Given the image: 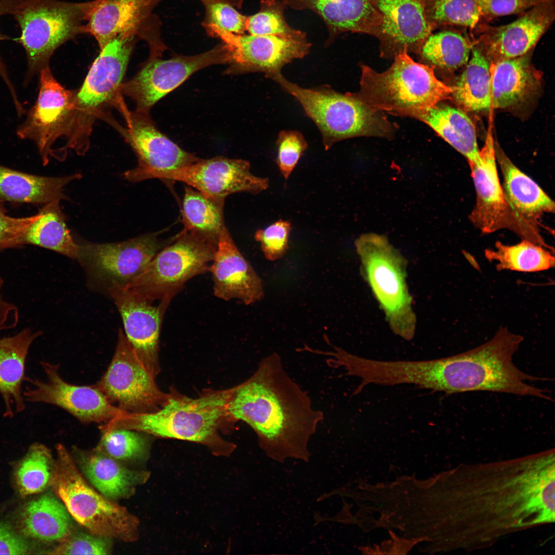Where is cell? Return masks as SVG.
Returning a JSON list of instances; mask_svg holds the SVG:
<instances>
[{
  "mask_svg": "<svg viewBox=\"0 0 555 555\" xmlns=\"http://www.w3.org/2000/svg\"><path fill=\"white\" fill-rule=\"evenodd\" d=\"M471 59L452 87L457 102L471 111L488 110L491 106L490 65L488 59L473 44Z\"/></svg>",
  "mask_w": 555,
  "mask_h": 555,
  "instance_id": "obj_35",
  "label": "cell"
},
{
  "mask_svg": "<svg viewBox=\"0 0 555 555\" xmlns=\"http://www.w3.org/2000/svg\"><path fill=\"white\" fill-rule=\"evenodd\" d=\"M202 2L208 1V0H200ZM227 2L235 7L240 9L242 8L243 3L245 0H221Z\"/></svg>",
  "mask_w": 555,
  "mask_h": 555,
  "instance_id": "obj_51",
  "label": "cell"
},
{
  "mask_svg": "<svg viewBox=\"0 0 555 555\" xmlns=\"http://www.w3.org/2000/svg\"><path fill=\"white\" fill-rule=\"evenodd\" d=\"M274 80L301 105L316 124L325 150L336 143L359 136L390 137L393 127L382 114L354 94L339 93L329 86L303 88L287 80L281 72L267 77Z\"/></svg>",
  "mask_w": 555,
  "mask_h": 555,
  "instance_id": "obj_6",
  "label": "cell"
},
{
  "mask_svg": "<svg viewBox=\"0 0 555 555\" xmlns=\"http://www.w3.org/2000/svg\"><path fill=\"white\" fill-rule=\"evenodd\" d=\"M512 23L499 26L479 24L474 45L494 62L518 57L533 49L555 18V0H541Z\"/></svg>",
  "mask_w": 555,
  "mask_h": 555,
  "instance_id": "obj_22",
  "label": "cell"
},
{
  "mask_svg": "<svg viewBox=\"0 0 555 555\" xmlns=\"http://www.w3.org/2000/svg\"><path fill=\"white\" fill-rule=\"evenodd\" d=\"M362 276L393 332L406 340L415 335L416 316L406 282V261L385 235L366 233L355 242Z\"/></svg>",
  "mask_w": 555,
  "mask_h": 555,
  "instance_id": "obj_7",
  "label": "cell"
},
{
  "mask_svg": "<svg viewBox=\"0 0 555 555\" xmlns=\"http://www.w3.org/2000/svg\"><path fill=\"white\" fill-rule=\"evenodd\" d=\"M56 449L51 483L70 515L92 534L127 542L136 541L138 519L90 486L63 445H57Z\"/></svg>",
  "mask_w": 555,
  "mask_h": 555,
  "instance_id": "obj_9",
  "label": "cell"
},
{
  "mask_svg": "<svg viewBox=\"0 0 555 555\" xmlns=\"http://www.w3.org/2000/svg\"><path fill=\"white\" fill-rule=\"evenodd\" d=\"M479 164H469L475 191L476 202L469 219L484 233L501 229L512 231L523 239L534 244L535 236L520 221L507 202L501 184L495 157L494 143L489 133L480 150Z\"/></svg>",
  "mask_w": 555,
  "mask_h": 555,
  "instance_id": "obj_19",
  "label": "cell"
},
{
  "mask_svg": "<svg viewBox=\"0 0 555 555\" xmlns=\"http://www.w3.org/2000/svg\"><path fill=\"white\" fill-rule=\"evenodd\" d=\"M41 334L25 328L13 336L0 339V395L5 417L11 418L25 409L22 384L28 377L25 373L26 359L32 343Z\"/></svg>",
  "mask_w": 555,
  "mask_h": 555,
  "instance_id": "obj_28",
  "label": "cell"
},
{
  "mask_svg": "<svg viewBox=\"0 0 555 555\" xmlns=\"http://www.w3.org/2000/svg\"><path fill=\"white\" fill-rule=\"evenodd\" d=\"M275 163L286 180L298 163L308 144L303 135L297 131L284 130L279 134L276 142Z\"/></svg>",
  "mask_w": 555,
  "mask_h": 555,
  "instance_id": "obj_44",
  "label": "cell"
},
{
  "mask_svg": "<svg viewBox=\"0 0 555 555\" xmlns=\"http://www.w3.org/2000/svg\"><path fill=\"white\" fill-rule=\"evenodd\" d=\"M531 50L490 65L491 106L505 108L527 99L539 87L541 74L530 62Z\"/></svg>",
  "mask_w": 555,
  "mask_h": 555,
  "instance_id": "obj_30",
  "label": "cell"
},
{
  "mask_svg": "<svg viewBox=\"0 0 555 555\" xmlns=\"http://www.w3.org/2000/svg\"><path fill=\"white\" fill-rule=\"evenodd\" d=\"M49 450L44 445L34 443L29 449L16 472V481L24 495L38 493L51 483L53 470Z\"/></svg>",
  "mask_w": 555,
  "mask_h": 555,
  "instance_id": "obj_40",
  "label": "cell"
},
{
  "mask_svg": "<svg viewBox=\"0 0 555 555\" xmlns=\"http://www.w3.org/2000/svg\"><path fill=\"white\" fill-rule=\"evenodd\" d=\"M109 538L79 533L69 535L50 554H108L110 552Z\"/></svg>",
  "mask_w": 555,
  "mask_h": 555,
  "instance_id": "obj_46",
  "label": "cell"
},
{
  "mask_svg": "<svg viewBox=\"0 0 555 555\" xmlns=\"http://www.w3.org/2000/svg\"><path fill=\"white\" fill-rule=\"evenodd\" d=\"M220 39L230 48L227 74L262 72L266 77L281 72L283 66L308 54L311 44L306 33L293 36L235 34L218 30L209 34Z\"/></svg>",
  "mask_w": 555,
  "mask_h": 555,
  "instance_id": "obj_16",
  "label": "cell"
},
{
  "mask_svg": "<svg viewBox=\"0 0 555 555\" xmlns=\"http://www.w3.org/2000/svg\"><path fill=\"white\" fill-rule=\"evenodd\" d=\"M60 200L44 205L34 219L22 233L18 246L32 245L43 247L72 259H77L79 245L72 237L60 206Z\"/></svg>",
  "mask_w": 555,
  "mask_h": 555,
  "instance_id": "obj_32",
  "label": "cell"
},
{
  "mask_svg": "<svg viewBox=\"0 0 555 555\" xmlns=\"http://www.w3.org/2000/svg\"><path fill=\"white\" fill-rule=\"evenodd\" d=\"M26 535L44 542H62L72 533L71 515L63 503L50 494L27 504L21 516Z\"/></svg>",
  "mask_w": 555,
  "mask_h": 555,
  "instance_id": "obj_34",
  "label": "cell"
},
{
  "mask_svg": "<svg viewBox=\"0 0 555 555\" xmlns=\"http://www.w3.org/2000/svg\"><path fill=\"white\" fill-rule=\"evenodd\" d=\"M381 24L375 36L382 57L394 58L405 51L417 54L433 30L425 16L422 0H373Z\"/></svg>",
  "mask_w": 555,
  "mask_h": 555,
  "instance_id": "obj_24",
  "label": "cell"
},
{
  "mask_svg": "<svg viewBox=\"0 0 555 555\" xmlns=\"http://www.w3.org/2000/svg\"><path fill=\"white\" fill-rule=\"evenodd\" d=\"M218 239L184 229L161 249L135 278L123 286L133 298L170 303L192 278L209 270Z\"/></svg>",
  "mask_w": 555,
  "mask_h": 555,
  "instance_id": "obj_8",
  "label": "cell"
},
{
  "mask_svg": "<svg viewBox=\"0 0 555 555\" xmlns=\"http://www.w3.org/2000/svg\"><path fill=\"white\" fill-rule=\"evenodd\" d=\"M73 453L83 474L109 499L127 498L136 488L149 478L146 471H135L94 449L84 451L75 448Z\"/></svg>",
  "mask_w": 555,
  "mask_h": 555,
  "instance_id": "obj_29",
  "label": "cell"
},
{
  "mask_svg": "<svg viewBox=\"0 0 555 555\" xmlns=\"http://www.w3.org/2000/svg\"><path fill=\"white\" fill-rule=\"evenodd\" d=\"M23 0H0V16L4 14H13ZM9 39L0 32V41ZM0 76L5 83L15 105L18 116H22L25 110L18 100L14 86L10 80L7 68L0 56Z\"/></svg>",
  "mask_w": 555,
  "mask_h": 555,
  "instance_id": "obj_49",
  "label": "cell"
},
{
  "mask_svg": "<svg viewBox=\"0 0 555 555\" xmlns=\"http://www.w3.org/2000/svg\"><path fill=\"white\" fill-rule=\"evenodd\" d=\"M137 38L120 34L101 49L82 87L76 91L80 120L91 128L99 109L110 102L119 90Z\"/></svg>",
  "mask_w": 555,
  "mask_h": 555,
  "instance_id": "obj_21",
  "label": "cell"
},
{
  "mask_svg": "<svg viewBox=\"0 0 555 555\" xmlns=\"http://www.w3.org/2000/svg\"><path fill=\"white\" fill-rule=\"evenodd\" d=\"M227 412L248 424L266 455L280 462L308 461L309 441L324 419L276 353L263 358L250 378L229 391Z\"/></svg>",
  "mask_w": 555,
  "mask_h": 555,
  "instance_id": "obj_2",
  "label": "cell"
},
{
  "mask_svg": "<svg viewBox=\"0 0 555 555\" xmlns=\"http://www.w3.org/2000/svg\"><path fill=\"white\" fill-rule=\"evenodd\" d=\"M427 21L433 30L448 26L474 29L480 23L478 0H422Z\"/></svg>",
  "mask_w": 555,
  "mask_h": 555,
  "instance_id": "obj_39",
  "label": "cell"
},
{
  "mask_svg": "<svg viewBox=\"0 0 555 555\" xmlns=\"http://www.w3.org/2000/svg\"><path fill=\"white\" fill-rule=\"evenodd\" d=\"M121 314L125 336L142 364L154 376L159 371V338L163 317L169 303L157 306L133 298L119 285L107 287Z\"/></svg>",
  "mask_w": 555,
  "mask_h": 555,
  "instance_id": "obj_23",
  "label": "cell"
},
{
  "mask_svg": "<svg viewBox=\"0 0 555 555\" xmlns=\"http://www.w3.org/2000/svg\"><path fill=\"white\" fill-rule=\"evenodd\" d=\"M202 3L206 12L202 25L208 33L218 30L235 34H245L248 16L221 0H208Z\"/></svg>",
  "mask_w": 555,
  "mask_h": 555,
  "instance_id": "obj_43",
  "label": "cell"
},
{
  "mask_svg": "<svg viewBox=\"0 0 555 555\" xmlns=\"http://www.w3.org/2000/svg\"><path fill=\"white\" fill-rule=\"evenodd\" d=\"M291 228L290 221L279 219L264 229L256 231L255 239L260 243L267 260L274 261L285 255L288 249Z\"/></svg>",
  "mask_w": 555,
  "mask_h": 555,
  "instance_id": "obj_45",
  "label": "cell"
},
{
  "mask_svg": "<svg viewBox=\"0 0 555 555\" xmlns=\"http://www.w3.org/2000/svg\"><path fill=\"white\" fill-rule=\"evenodd\" d=\"M154 378L119 329L112 361L102 377L92 385L122 412L141 413L157 410L168 399L158 388Z\"/></svg>",
  "mask_w": 555,
  "mask_h": 555,
  "instance_id": "obj_13",
  "label": "cell"
},
{
  "mask_svg": "<svg viewBox=\"0 0 555 555\" xmlns=\"http://www.w3.org/2000/svg\"><path fill=\"white\" fill-rule=\"evenodd\" d=\"M281 0H262L256 13L247 16L246 30L251 35L293 36L302 32L290 27L284 16Z\"/></svg>",
  "mask_w": 555,
  "mask_h": 555,
  "instance_id": "obj_42",
  "label": "cell"
},
{
  "mask_svg": "<svg viewBox=\"0 0 555 555\" xmlns=\"http://www.w3.org/2000/svg\"><path fill=\"white\" fill-rule=\"evenodd\" d=\"M12 15L21 30L16 41L23 47L27 57L25 86L49 65L59 46L84 33V2L23 0Z\"/></svg>",
  "mask_w": 555,
  "mask_h": 555,
  "instance_id": "obj_10",
  "label": "cell"
},
{
  "mask_svg": "<svg viewBox=\"0 0 555 555\" xmlns=\"http://www.w3.org/2000/svg\"><path fill=\"white\" fill-rule=\"evenodd\" d=\"M37 99L25 120L16 130L17 136L36 144L43 163L47 164L54 156L52 146L65 136L67 146L75 151L78 139L79 113L76 91L65 88L54 78L49 65L40 72Z\"/></svg>",
  "mask_w": 555,
  "mask_h": 555,
  "instance_id": "obj_11",
  "label": "cell"
},
{
  "mask_svg": "<svg viewBox=\"0 0 555 555\" xmlns=\"http://www.w3.org/2000/svg\"><path fill=\"white\" fill-rule=\"evenodd\" d=\"M485 256L489 261L497 262L496 267L498 270L531 272L547 270L554 266L553 252L526 239L513 245L497 241L495 249L486 250Z\"/></svg>",
  "mask_w": 555,
  "mask_h": 555,
  "instance_id": "obj_36",
  "label": "cell"
},
{
  "mask_svg": "<svg viewBox=\"0 0 555 555\" xmlns=\"http://www.w3.org/2000/svg\"><path fill=\"white\" fill-rule=\"evenodd\" d=\"M153 178L182 182L209 197L223 199L238 192L257 194L270 184L268 178L251 173L248 161L223 156L199 159L179 169L158 171L152 175Z\"/></svg>",
  "mask_w": 555,
  "mask_h": 555,
  "instance_id": "obj_17",
  "label": "cell"
},
{
  "mask_svg": "<svg viewBox=\"0 0 555 555\" xmlns=\"http://www.w3.org/2000/svg\"><path fill=\"white\" fill-rule=\"evenodd\" d=\"M35 214L16 218L7 214L3 202L0 201V251L18 247V240L26 227L35 218Z\"/></svg>",
  "mask_w": 555,
  "mask_h": 555,
  "instance_id": "obj_48",
  "label": "cell"
},
{
  "mask_svg": "<svg viewBox=\"0 0 555 555\" xmlns=\"http://www.w3.org/2000/svg\"><path fill=\"white\" fill-rule=\"evenodd\" d=\"M496 160L501 169L502 185L505 199L520 221L538 239L542 240L539 229L541 216L554 213V203L530 177L522 172L494 143Z\"/></svg>",
  "mask_w": 555,
  "mask_h": 555,
  "instance_id": "obj_27",
  "label": "cell"
},
{
  "mask_svg": "<svg viewBox=\"0 0 555 555\" xmlns=\"http://www.w3.org/2000/svg\"><path fill=\"white\" fill-rule=\"evenodd\" d=\"M229 391L213 392L197 398L168 397L161 408L141 413H124L99 427L101 431L127 429L152 436L195 442L209 447L214 454L229 456L234 445L218 434L222 419L228 415Z\"/></svg>",
  "mask_w": 555,
  "mask_h": 555,
  "instance_id": "obj_4",
  "label": "cell"
},
{
  "mask_svg": "<svg viewBox=\"0 0 555 555\" xmlns=\"http://www.w3.org/2000/svg\"><path fill=\"white\" fill-rule=\"evenodd\" d=\"M431 485L436 551L482 549L511 533L554 522L553 449L460 464Z\"/></svg>",
  "mask_w": 555,
  "mask_h": 555,
  "instance_id": "obj_1",
  "label": "cell"
},
{
  "mask_svg": "<svg viewBox=\"0 0 555 555\" xmlns=\"http://www.w3.org/2000/svg\"><path fill=\"white\" fill-rule=\"evenodd\" d=\"M417 119L428 124L461 154L469 164L480 163L475 126L462 110L438 104Z\"/></svg>",
  "mask_w": 555,
  "mask_h": 555,
  "instance_id": "obj_33",
  "label": "cell"
},
{
  "mask_svg": "<svg viewBox=\"0 0 555 555\" xmlns=\"http://www.w3.org/2000/svg\"><path fill=\"white\" fill-rule=\"evenodd\" d=\"M473 44L466 36L451 30L432 33L421 45L417 54L424 64L454 70L468 62Z\"/></svg>",
  "mask_w": 555,
  "mask_h": 555,
  "instance_id": "obj_37",
  "label": "cell"
},
{
  "mask_svg": "<svg viewBox=\"0 0 555 555\" xmlns=\"http://www.w3.org/2000/svg\"><path fill=\"white\" fill-rule=\"evenodd\" d=\"M160 0H94L84 2V33L92 35L102 49L115 36L124 34L146 41L151 58L166 49L160 22L152 11Z\"/></svg>",
  "mask_w": 555,
  "mask_h": 555,
  "instance_id": "obj_12",
  "label": "cell"
},
{
  "mask_svg": "<svg viewBox=\"0 0 555 555\" xmlns=\"http://www.w3.org/2000/svg\"><path fill=\"white\" fill-rule=\"evenodd\" d=\"M214 295L223 300L238 299L246 305L264 295L262 280L237 248L225 227L221 232L209 270Z\"/></svg>",
  "mask_w": 555,
  "mask_h": 555,
  "instance_id": "obj_25",
  "label": "cell"
},
{
  "mask_svg": "<svg viewBox=\"0 0 555 555\" xmlns=\"http://www.w3.org/2000/svg\"><path fill=\"white\" fill-rule=\"evenodd\" d=\"M224 201L209 197L190 186H186L182 210L184 229L218 239L225 227Z\"/></svg>",
  "mask_w": 555,
  "mask_h": 555,
  "instance_id": "obj_38",
  "label": "cell"
},
{
  "mask_svg": "<svg viewBox=\"0 0 555 555\" xmlns=\"http://www.w3.org/2000/svg\"><path fill=\"white\" fill-rule=\"evenodd\" d=\"M95 448L117 460H134L147 455L149 441L146 433L127 429L115 428L101 431Z\"/></svg>",
  "mask_w": 555,
  "mask_h": 555,
  "instance_id": "obj_41",
  "label": "cell"
},
{
  "mask_svg": "<svg viewBox=\"0 0 555 555\" xmlns=\"http://www.w3.org/2000/svg\"><path fill=\"white\" fill-rule=\"evenodd\" d=\"M382 72L361 66L360 89L356 96L378 111L417 118L450 98L452 87L435 76L434 67L415 62L407 52L395 56Z\"/></svg>",
  "mask_w": 555,
  "mask_h": 555,
  "instance_id": "obj_5",
  "label": "cell"
},
{
  "mask_svg": "<svg viewBox=\"0 0 555 555\" xmlns=\"http://www.w3.org/2000/svg\"><path fill=\"white\" fill-rule=\"evenodd\" d=\"M230 60V48L224 42L194 55L168 60L150 57L133 78L121 84L119 90L135 101L136 110L149 113L156 102L194 72L212 65L229 64Z\"/></svg>",
  "mask_w": 555,
  "mask_h": 555,
  "instance_id": "obj_14",
  "label": "cell"
},
{
  "mask_svg": "<svg viewBox=\"0 0 555 555\" xmlns=\"http://www.w3.org/2000/svg\"><path fill=\"white\" fill-rule=\"evenodd\" d=\"M29 550L27 541L8 525L0 522V554H24Z\"/></svg>",
  "mask_w": 555,
  "mask_h": 555,
  "instance_id": "obj_50",
  "label": "cell"
},
{
  "mask_svg": "<svg viewBox=\"0 0 555 555\" xmlns=\"http://www.w3.org/2000/svg\"><path fill=\"white\" fill-rule=\"evenodd\" d=\"M157 233L115 243H78L77 259L99 282L123 286L138 275L163 247Z\"/></svg>",
  "mask_w": 555,
  "mask_h": 555,
  "instance_id": "obj_15",
  "label": "cell"
},
{
  "mask_svg": "<svg viewBox=\"0 0 555 555\" xmlns=\"http://www.w3.org/2000/svg\"><path fill=\"white\" fill-rule=\"evenodd\" d=\"M45 381L28 377L31 386L23 392L26 401L57 406L69 412L83 423L103 424L125 413L113 405L92 385H77L61 376L59 366L41 361Z\"/></svg>",
  "mask_w": 555,
  "mask_h": 555,
  "instance_id": "obj_18",
  "label": "cell"
},
{
  "mask_svg": "<svg viewBox=\"0 0 555 555\" xmlns=\"http://www.w3.org/2000/svg\"><path fill=\"white\" fill-rule=\"evenodd\" d=\"M523 338L502 327L488 342L456 355L423 361L421 378L426 389L450 395L489 391L551 400L546 390L527 381L547 379L530 375L512 361Z\"/></svg>",
  "mask_w": 555,
  "mask_h": 555,
  "instance_id": "obj_3",
  "label": "cell"
},
{
  "mask_svg": "<svg viewBox=\"0 0 555 555\" xmlns=\"http://www.w3.org/2000/svg\"><path fill=\"white\" fill-rule=\"evenodd\" d=\"M3 282H3V279L0 276V307H1V304H2V287H3Z\"/></svg>",
  "mask_w": 555,
  "mask_h": 555,
  "instance_id": "obj_52",
  "label": "cell"
},
{
  "mask_svg": "<svg viewBox=\"0 0 555 555\" xmlns=\"http://www.w3.org/2000/svg\"><path fill=\"white\" fill-rule=\"evenodd\" d=\"M81 177L79 173L63 177L38 176L0 164V201L45 205L65 199V187Z\"/></svg>",
  "mask_w": 555,
  "mask_h": 555,
  "instance_id": "obj_31",
  "label": "cell"
},
{
  "mask_svg": "<svg viewBox=\"0 0 555 555\" xmlns=\"http://www.w3.org/2000/svg\"><path fill=\"white\" fill-rule=\"evenodd\" d=\"M126 128L121 131L135 153L138 164L123 174L130 181L151 179L155 172L179 169L200 158L177 145L155 126L148 113H125Z\"/></svg>",
  "mask_w": 555,
  "mask_h": 555,
  "instance_id": "obj_20",
  "label": "cell"
},
{
  "mask_svg": "<svg viewBox=\"0 0 555 555\" xmlns=\"http://www.w3.org/2000/svg\"><path fill=\"white\" fill-rule=\"evenodd\" d=\"M541 0H478L480 23L504 15L521 14Z\"/></svg>",
  "mask_w": 555,
  "mask_h": 555,
  "instance_id": "obj_47",
  "label": "cell"
},
{
  "mask_svg": "<svg viewBox=\"0 0 555 555\" xmlns=\"http://www.w3.org/2000/svg\"><path fill=\"white\" fill-rule=\"evenodd\" d=\"M297 10H309L319 15L328 30L325 46L339 34L350 32L376 36L381 15L373 0H281Z\"/></svg>",
  "mask_w": 555,
  "mask_h": 555,
  "instance_id": "obj_26",
  "label": "cell"
}]
</instances>
